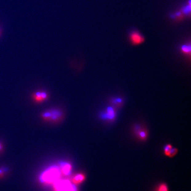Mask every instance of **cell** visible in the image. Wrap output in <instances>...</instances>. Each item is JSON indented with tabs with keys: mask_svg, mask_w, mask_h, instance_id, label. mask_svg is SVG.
I'll return each mask as SVG.
<instances>
[{
	"mask_svg": "<svg viewBox=\"0 0 191 191\" xmlns=\"http://www.w3.org/2000/svg\"><path fill=\"white\" fill-rule=\"evenodd\" d=\"M62 176L59 168L54 166L49 168L42 173L40 177V180L46 185H54Z\"/></svg>",
	"mask_w": 191,
	"mask_h": 191,
	"instance_id": "obj_1",
	"label": "cell"
},
{
	"mask_svg": "<svg viewBox=\"0 0 191 191\" xmlns=\"http://www.w3.org/2000/svg\"><path fill=\"white\" fill-rule=\"evenodd\" d=\"M54 191H78L75 185L68 180L60 179L53 185Z\"/></svg>",
	"mask_w": 191,
	"mask_h": 191,
	"instance_id": "obj_2",
	"label": "cell"
},
{
	"mask_svg": "<svg viewBox=\"0 0 191 191\" xmlns=\"http://www.w3.org/2000/svg\"><path fill=\"white\" fill-rule=\"evenodd\" d=\"M128 39L131 45L134 46L141 45L145 41L144 36L139 31L136 30H133L130 32Z\"/></svg>",
	"mask_w": 191,
	"mask_h": 191,
	"instance_id": "obj_3",
	"label": "cell"
},
{
	"mask_svg": "<svg viewBox=\"0 0 191 191\" xmlns=\"http://www.w3.org/2000/svg\"><path fill=\"white\" fill-rule=\"evenodd\" d=\"M117 116V109L111 105L107 107L106 109L101 113L100 117L102 120L111 122L115 120Z\"/></svg>",
	"mask_w": 191,
	"mask_h": 191,
	"instance_id": "obj_4",
	"label": "cell"
},
{
	"mask_svg": "<svg viewBox=\"0 0 191 191\" xmlns=\"http://www.w3.org/2000/svg\"><path fill=\"white\" fill-rule=\"evenodd\" d=\"M134 134L141 141H145L148 136V131L144 128L139 125H136L134 126Z\"/></svg>",
	"mask_w": 191,
	"mask_h": 191,
	"instance_id": "obj_5",
	"label": "cell"
},
{
	"mask_svg": "<svg viewBox=\"0 0 191 191\" xmlns=\"http://www.w3.org/2000/svg\"><path fill=\"white\" fill-rule=\"evenodd\" d=\"M50 111V119L49 122L57 123L59 122L63 117V113L60 110L58 109H52Z\"/></svg>",
	"mask_w": 191,
	"mask_h": 191,
	"instance_id": "obj_6",
	"label": "cell"
},
{
	"mask_svg": "<svg viewBox=\"0 0 191 191\" xmlns=\"http://www.w3.org/2000/svg\"><path fill=\"white\" fill-rule=\"evenodd\" d=\"M32 97L35 102L41 103L48 98V95L46 92L38 91L33 94Z\"/></svg>",
	"mask_w": 191,
	"mask_h": 191,
	"instance_id": "obj_7",
	"label": "cell"
},
{
	"mask_svg": "<svg viewBox=\"0 0 191 191\" xmlns=\"http://www.w3.org/2000/svg\"><path fill=\"white\" fill-rule=\"evenodd\" d=\"M62 176H67L70 173L71 171V165L67 163H64L59 168Z\"/></svg>",
	"mask_w": 191,
	"mask_h": 191,
	"instance_id": "obj_8",
	"label": "cell"
},
{
	"mask_svg": "<svg viewBox=\"0 0 191 191\" xmlns=\"http://www.w3.org/2000/svg\"><path fill=\"white\" fill-rule=\"evenodd\" d=\"M86 175L84 173H78L75 175L72 179L71 183L73 185H78L82 183L86 180Z\"/></svg>",
	"mask_w": 191,
	"mask_h": 191,
	"instance_id": "obj_9",
	"label": "cell"
},
{
	"mask_svg": "<svg viewBox=\"0 0 191 191\" xmlns=\"http://www.w3.org/2000/svg\"><path fill=\"white\" fill-rule=\"evenodd\" d=\"M110 102L111 106H113L117 109L120 108L124 105V100L120 97H116L110 99Z\"/></svg>",
	"mask_w": 191,
	"mask_h": 191,
	"instance_id": "obj_10",
	"label": "cell"
},
{
	"mask_svg": "<svg viewBox=\"0 0 191 191\" xmlns=\"http://www.w3.org/2000/svg\"><path fill=\"white\" fill-rule=\"evenodd\" d=\"M181 53L184 55L190 57L191 53V46L190 43L184 44L181 45L180 47Z\"/></svg>",
	"mask_w": 191,
	"mask_h": 191,
	"instance_id": "obj_11",
	"label": "cell"
},
{
	"mask_svg": "<svg viewBox=\"0 0 191 191\" xmlns=\"http://www.w3.org/2000/svg\"><path fill=\"white\" fill-rule=\"evenodd\" d=\"M154 191H169V189L166 184L161 183L156 187Z\"/></svg>",
	"mask_w": 191,
	"mask_h": 191,
	"instance_id": "obj_12",
	"label": "cell"
},
{
	"mask_svg": "<svg viewBox=\"0 0 191 191\" xmlns=\"http://www.w3.org/2000/svg\"><path fill=\"white\" fill-rule=\"evenodd\" d=\"M8 171V169L6 167L2 166L0 167V179L3 178Z\"/></svg>",
	"mask_w": 191,
	"mask_h": 191,
	"instance_id": "obj_13",
	"label": "cell"
},
{
	"mask_svg": "<svg viewBox=\"0 0 191 191\" xmlns=\"http://www.w3.org/2000/svg\"><path fill=\"white\" fill-rule=\"evenodd\" d=\"M172 147V145L170 144H167L165 145L164 148V154H165V156L167 157L169 156L170 151Z\"/></svg>",
	"mask_w": 191,
	"mask_h": 191,
	"instance_id": "obj_14",
	"label": "cell"
},
{
	"mask_svg": "<svg viewBox=\"0 0 191 191\" xmlns=\"http://www.w3.org/2000/svg\"><path fill=\"white\" fill-rule=\"evenodd\" d=\"M178 152V150L177 148H173L171 149L170 151L169 155V156L170 157H173L175 156Z\"/></svg>",
	"mask_w": 191,
	"mask_h": 191,
	"instance_id": "obj_15",
	"label": "cell"
},
{
	"mask_svg": "<svg viewBox=\"0 0 191 191\" xmlns=\"http://www.w3.org/2000/svg\"><path fill=\"white\" fill-rule=\"evenodd\" d=\"M4 145L3 144H2V142L0 141V153H2L3 151L4 150Z\"/></svg>",
	"mask_w": 191,
	"mask_h": 191,
	"instance_id": "obj_16",
	"label": "cell"
},
{
	"mask_svg": "<svg viewBox=\"0 0 191 191\" xmlns=\"http://www.w3.org/2000/svg\"><path fill=\"white\" fill-rule=\"evenodd\" d=\"M2 29L0 28V36H1V35H2Z\"/></svg>",
	"mask_w": 191,
	"mask_h": 191,
	"instance_id": "obj_17",
	"label": "cell"
}]
</instances>
